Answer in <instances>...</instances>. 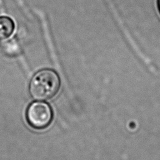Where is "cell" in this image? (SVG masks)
<instances>
[{
  "instance_id": "1",
  "label": "cell",
  "mask_w": 160,
  "mask_h": 160,
  "mask_svg": "<svg viewBox=\"0 0 160 160\" xmlns=\"http://www.w3.org/2000/svg\"><path fill=\"white\" fill-rule=\"evenodd\" d=\"M60 85L58 73L52 69H44L36 72L31 79L29 92L37 100H48L58 92Z\"/></svg>"
},
{
  "instance_id": "2",
  "label": "cell",
  "mask_w": 160,
  "mask_h": 160,
  "mask_svg": "<svg viewBox=\"0 0 160 160\" xmlns=\"http://www.w3.org/2000/svg\"><path fill=\"white\" fill-rule=\"evenodd\" d=\"M52 110L46 102L36 101L31 103L26 111V119L32 128L43 129L48 128L52 122Z\"/></svg>"
},
{
  "instance_id": "3",
  "label": "cell",
  "mask_w": 160,
  "mask_h": 160,
  "mask_svg": "<svg viewBox=\"0 0 160 160\" xmlns=\"http://www.w3.org/2000/svg\"><path fill=\"white\" fill-rule=\"evenodd\" d=\"M14 28V22L11 18L0 16V41L9 38L12 34Z\"/></svg>"
},
{
  "instance_id": "4",
  "label": "cell",
  "mask_w": 160,
  "mask_h": 160,
  "mask_svg": "<svg viewBox=\"0 0 160 160\" xmlns=\"http://www.w3.org/2000/svg\"><path fill=\"white\" fill-rule=\"evenodd\" d=\"M158 11L160 13V0H158Z\"/></svg>"
}]
</instances>
